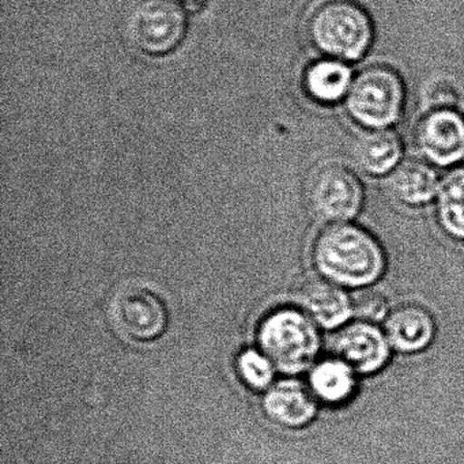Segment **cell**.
Wrapping results in <instances>:
<instances>
[{
    "label": "cell",
    "instance_id": "cell-7",
    "mask_svg": "<svg viewBox=\"0 0 464 464\" xmlns=\"http://www.w3.org/2000/svg\"><path fill=\"white\" fill-rule=\"evenodd\" d=\"M113 324L127 338L138 342L159 339L167 330L168 314L159 295L143 287H127L112 300Z\"/></svg>",
    "mask_w": 464,
    "mask_h": 464
},
{
    "label": "cell",
    "instance_id": "cell-1",
    "mask_svg": "<svg viewBox=\"0 0 464 464\" xmlns=\"http://www.w3.org/2000/svg\"><path fill=\"white\" fill-rule=\"evenodd\" d=\"M314 262L323 278L346 287L374 284L387 266L376 238L349 222L330 225L317 236Z\"/></svg>",
    "mask_w": 464,
    "mask_h": 464
},
{
    "label": "cell",
    "instance_id": "cell-2",
    "mask_svg": "<svg viewBox=\"0 0 464 464\" xmlns=\"http://www.w3.org/2000/svg\"><path fill=\"white\" fill-rule=\"evenodd\" d=\"M309 37L322 53L336 61H358L373 40V26L365 9L353 0H330L309 20Z\"/></svg>",
    "mask_w": 464,
    "mask_h": 464
},
{
    "label": "cell",
    "instance_id": "cell-5",
    "mask_svg": "<svg viewBox=\"0 0 464 464\" xmlns=\"http://www.w3.org/2000/svg\"><path fill=\"white\" fill-rule=\"evenodd\" d=\"M403 102V82L398 72L385 66L363 70L347 93L350 116L369 130L388 129L395 123Z\"/></svg>",
    "mask_w": 464,
    "mask_h": 464
},
{
    "label": "cell",
    "instance_id": "cell-8",
    "mask_svg": "<svg viewBox=\"0 0 464 464\" xmlns=\"http://www.w3.org/2000/svg\"><path fill=\"white\" fill-rule=\"evenodd\" d=\"M417 146L428 161L452 165L464 159V118L452 108H437L418 124Z\"/></svg>",
    "mask_w": 464,
    "mask_h": 464
},
{
    "label": "cell",
    "instance_id": "cell-12",
    "mask_svg": "<svg viewBox=\"0 0 464 464\" xmlns=\"http://www.w3.org/2000/svg\"><path fill=\"white\" fill-rule=\"evenodd\" d=\"M384 333L391 347L411 354L422 352L431 343L436 324L431 314L422 306L403 305L388 316Z\"/></svg>",
    "mask_w": 464,
    "mask_h": 464
},
{
    "label": "cell",
    "instance_id": "cell-20",
    "mask_svg": "<svg viewBox=\"0 0 464 464\" xmlns=\"http://www.w3.org/2000/svg\"><path fill=\"white\" fill-rule=\"evenodd\" d=\"M179 5L189 14H200L208 9L210 0H179Z\"/></svg>",
    "mask_w": 464,
    "mask_h": 464
},
{
    "label": "cell",
    "instance_id": "cell-9",
    "mask_svg": "<svg viewBox=\"0 0 464 464\" xmlns=\"http://www.w3.org/2000/svg\"><path fill=\"white\" fill-rule=\"evenodd\" d=\"M334 352L357 373L372 374L390 360L391 344L384 331L373 323L355 322L344 325L334 338Z\"/></svg>",
    "mask_w": 464,
    "mask_h": 464
},
{
    "label": "cell",
    "instance_id": "cell-6",
    "mask_svg": "<svg viewBox=\"0 0 464 464\" xmlns=\"http://www.w3.org/2000/svg\"><path fill=\"white\" fill-rule=\"evenodd\" d=\"M306 200L317 218L344 224L360 213L363 189L354 173L338 164L319 168L309 179Z\"/></svg>",
    "mask_w": 464,
    "mask_h": 464
},
{
    "label": "cell",
    "instance_id": "cell-19",
    "mask_svg": "<svg viewBox=\"0 0 464 464\" xmlns=\"http://www.w3.org/2000/svg\"><path fill=\"white\" fill-rule=\"evenodd\" d=\"M352 301L353 314H357L361 322H380L387 314L388 304L382 293L363 290L352 298Z\"/></svg>",
    "mask_w": 464,
    "mask_h": 464
},
{
    "label": "cell",
    "instance_id": "cell-4",
    "mask_svg": "<svg viewBox=\"0 0 464 464\" xmlns=\"http://www.w3.org/2000/svg\"><path fill=\"white\" fill-rule=\"evenodd\" d=\"M186 32V17L176 0H134L124 15L127 40L146 55H168Z\"/></svg>",
    "mask_w": 464,
    "mask_h": 464
},
{
    "label": "cell",
    "instance_id": "cell-10",
    "mask_svg": "<svg viewBox=\"0 0 464 464\" xmlns=\"http://www.w3.org/2000/svg\"><path fill=\"white\" fill-rule=\"evenodd\" d=\"M293 300L316 324L343 325L353 314V301L339 285L323 276H306L295 285Z\"/></svg>",
    "mask_w": 464,
    "mask_h": 464
},
{
    "label": "cell",
    "instance_id": "cell-16",
    "mask_svg": "<svg viewBox=\"0 0 464 464\" xmlns=\"http://www.w3.org/2000/svg\"><path fill=\"white\" fill-rule=\"evenodd\" d=\"M436 199L442 229L450 237L464 241V167L456 168L440 183Z\"/></svg>",
    "mask_w": 464,
    "mask_h": 464
},
{
    "label": "cell",
    "instance_id": "cell-14",
    "mask_svg": "<svg viewBox=\"0 0 464 464\" xmlns=\"http://www.w3.org/2000/svg\"><path fill=\"white\" fill-rule=\"evenodd\" d=\"M439 178L426 162H403L395 168L390 178L393 198L410 208H420L430 202L439 192Z\"/></svg>",
    "mask_w": 464,
    "mask_h": 464
},
{
    "label": "cell",
    "instance_id": "cell-3",
    "mask_svg": "<svg viewBox=\"0 0 464 464\" xmlns=\"http://www.w3.org/2000/svg\"><path fill=\"white\" fill-rule=\"evenodd\" d=\"M257 341L266 357L285 373L305 371L320 349L316 323L295 309H279L268 314L260 325Z\"/></svg>",
    "mask_w": 464,
    "mask_h": 464
},
{
    "label": "cell",
    "instance_id": "cell-11",
    "mask_svg": "<svg viewBox=\"0 0 464 464\" xmlns=\"http://www.w3.org/2000/svg\"><path fill=\"white\" fill-rule=\"evenodd\" d=\"M266 414L276 425L304 428L316 417L314 395L298 382H284L274 385L263 399Z\"/></svg>",
    "mask_w": 464,
    "mask_h": 464
},
{
    "label": "cell",
    "instance_id": "cell-15",
    "mask_svg": "<svg viewBox=\"0 0 464 464\" xmlns=\"http://www.w3.org/2000/svg\"><path fill=\"white\" fill-rule=\"evenodd\" d=\"M311 391L316 398L328 404L346 403L357 390L355 371L341 358L322 361L309 376Z\"/></svg>",
    "mask_w": 464,
    "mask_h": 464
},
{
    "label": "cell",
    "instance_id": "cell-17",
    "mask_svg": "<svg viewBox=\"0 0 464 464\" xmlns=\"http://www.w3.org/2000/svg\"><path fill=\"white\" fill-rule=\"evenodd\" d=\"M352 83L349 67L336 59L314 64L305 77L306 91L322 102H335L343 99L349 93Z\"/></svg>",
    "mask_w": 464,
    "mask_h": 464
},
{
    "label": "cell",
    "instance_id": "cell-13",
    "mask_svg": "<svg viewBox=\"0 0 464 464\" xmlns=\"http://www.w3.org/2000/svg\"><path fill=\"white\" fill-rule=\"evenodd\" d=\"M401 157V142L388 129L368 130L355 140L353 159L369 175H385L395 169Z\"/></svg>",
    "mask_w": 464,
    "mask_h": 464
},
{
    "label": "cell",
    "instance_id": "cell-18",
    "mask_svg": "<svg viewBox=\"0 0 464 464\" xmlns=\"http://www.w3.org/2000/svg\"><path fill=\"white\" fill-rule=\"evenodd\" d=\"M238 373L246 384L255 390L268 387L274 377V365L266 355L255 350L244 352L238 358Z\"/></svg>",
    "mask_w": 464,
    "mask_h": 464
}]
</instances>
